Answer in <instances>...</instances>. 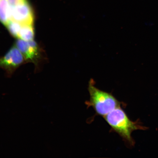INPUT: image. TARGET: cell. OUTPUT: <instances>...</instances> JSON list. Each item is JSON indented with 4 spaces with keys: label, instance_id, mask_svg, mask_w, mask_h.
<instances>
[{
    "label": "cell",
    "instance_id": "cell-6",
    "mask_svg": "<svg viewBox=\"0 0 158 158\" xmlns=\"http://www.w3.org/2000/svg\"><path fill=\"white\" fill-rule=\"evenodd\" d=\"M34 35L33 25H22L18 38L25 41H30L33 40Z\"/></svg>",
    "mask_w": 158,
    "mask_h": 158
},
{
    "label": "cell",
    "instance_id": "cell-8",
    "mask_svg": "<svg viewBox=\"0 0 158 158\" xmlns=\"http://www.w3.org/2000/svg\"><path fill=\"white\" fill-rule=\"evenodd\" d=\"M6 26L12 35L15 37H18L22 25L16 21L10 20Z\"/></svg>",
    "mask_w": 158,
    "mask_h": 158
},
{
    "label": "cell",
    "instance_id": "cell-2",
    "mask_svg": "<svg viewBox=\"0 0 158 158\" xmlns=\"http://www.w3.org/2000/svg\"><path fill=\"white\" fill-rule=\"evenodd\" d=\"M88 90L90 99L86 102L88 107L92 106L97 114L102 117L121 106V103L111 93L104 91L94 86V80L89 82Z\"/></svg>",
    "mask_w": 158,
    "mask_h": 158
},
{
    "label": "cell",
    "instance_id": "cell-5",
    "mask_svg": "<svg viewBox=\"0 0 158 158\" xmlns=\"http://www.w3.org/2000/svg\"><path fill=\"white\" fill-rule=\"evenodd\" d=\"M16 46L26 59L36 63L39 57V52L38 45L35 41L33 40L25 41L19 39L16 43Z\"/></svg>",
    "mask_w": 158,
    "mask_h": 158
},
{
    "label": "cell",
    "instance_id": "cell-3",
    "mask_svg": "<svg viewBox=\"0 0 158 158\" xmlns=\"http://www.w3.org/2000/svg\"><path fill=\"white\" fill-rule=\"evenodd\" d=\"M9 16L10 20L22 25H33L34 14L28 0L18 4L9 5Z\"/></svg>",
    "mask_w": 158,
    "mask_h": 158
},
{
    "label": "cell",
    "instance_id": "cell-7",
    "mask_svg": "<svg viewBox=\"0 0 158 158\" xmlns=\"http://www.w3.org/2000/svg\"><path fill=\"white\" fill-rule=\"evenodd\" d=\"M10 20L9 4L7 0H0V21L6 25Z\"/></svg>",
    "mask_w": 158,
    "mask_h": 158
},
{
    "label": "cell",
    "instance_id": "cell-4",
    "mask_svg": "<svg viewBox=\"0 0 158 158\" xmlns=\"http://www.w3.org/2000/svg\"><path fill=\"white\" fill-rule=\"evenodd\" d=\"M16 46H13L0 58V68L11 73L24 62V56Z\"/></svg>",
    "mask_w": 158,
    "mask_h": 158
},
{
    "label": "cell",
    "instance_id": "cell-1",
    "mask_svg": "<svg viewBox=\"0 0 158 158\" xmlns=\"http://www.w3.org/2000/svg\"><path fill=\"white\" fill-rule=\"evenodd\" d=\"M104 118L112 130L118 134L126 143L132 146L134 144L131 136L132 132L146 128L138 122L130 120L121 106L116 108Z\"/></svg>",
    "mask_w": 158,
    "mask_h": 158
}]
</instances>
